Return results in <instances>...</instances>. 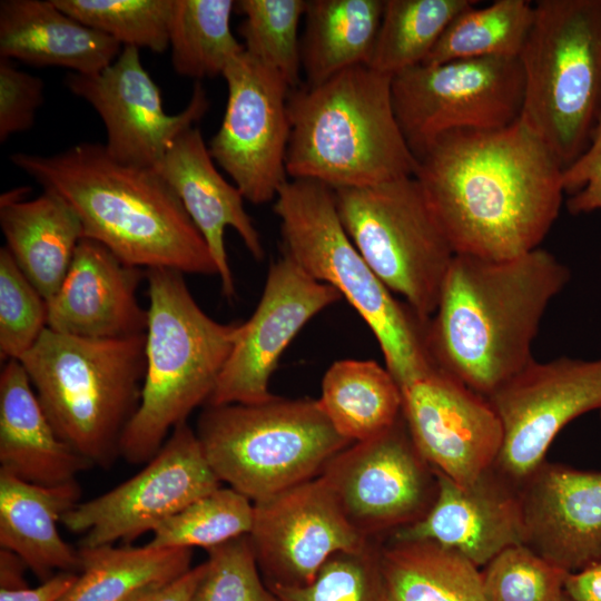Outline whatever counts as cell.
<instances>
[{
    "instance_id": "c3c4849f",
    "label": "cell",
    "mask_w": 601,
    "mask_h": 601,
    "mask_svg": "<svg viewBox=\"0 0 601 601\" xmlns=\"http://www.w3.org/2000/svg\"><path fill=\"white\" fill-rule=\"evenodd\" d=\"M29 191H30L29 187H18L9 191H6L1 194L0 205L12 204V203L24 200Z\"/></svg>"
},
{
    "instance_id": "d6a6232c",
    "label": "cell",
    "mask_w": 601,
    "mask_h": 601,
    "mask_svg": "<svg viewBox=\"0 0 601 601\" xmlns=\"http://www.w3.org/2000/svg\"><path fill=\"white\" fill-rule=\"evenodd\" d=\"M474 0H385L368 67L391 77L422 65Z\"/></svg>"
},
{
    "instance_id": "74e56055",
    "label": "cell",
    "mask_w": 601,
    "mask_h": 601,
    "mask_svg": "<svg viewBox=\"0 0 601 601\" xmlns=\"http://www.w3.org/2000/svg\"><path fill=\"white\" fill-rule=\"evenodd\" d=\"M269 588L280 601H388L378 540L362 551L333 554L305 585Z\"/></svg>"
},
{
    "instance_id": "7dc6e473",
    "label": "cell",
    "mask_w": 601,
    "mask_h": 601,
    "mask_svg": "<svg viewBox=\"0 0 601 601\" xmlns=\"http://www.w3.org/2000/svg\"><path fill=\"white\" fill-rule=\"evenodd\" d=\"M26 563L14 552L0 551V589H21L28 587L24 579Z\"/></svg>"
},
{
    "instance_id": "e575fe53",
    "label": "cell",
    "mask_w": 601,
    "mask_h": 601,
    "mask_svg": "<svg viewBox=\"0 0 601 601\" xmlns=\"http://www.w3.org/2000/svg\"><path fill=\"white\" fill-rule=\"evenodd\" d=\"M254 503L231 487H219L158 524L151 548L206 550L249 534Z\"/></svg>"
},
{
    "instance_id": "4fadbf2b",
    "label": "cell",
    "mask_w": 601,
    "mask_h": 601,
    "mask_svg": "<svg viewBox=\"0 0 601 601\" xmlns=\"http://www.w3.org/2000/svg\"><path fill=\"white\" fill-rule=\"evenodd\" d=\"M223 77L227 104L209 152L246 200L267 204L288 180L287 98L292 89L276 71L246 51L229 62Z\"/></svg>"
},
{
    "instance_id": "f546056e",
    "label": "cell",
    "mask_w": 601,
    "mask_h": 601,
    "mask_svg": "<svg viewBox=\"0 0 601 601\" xmlns=\"http://www.w3.org/2000/svg\"><path fill=\"white\" fill-rule=\"evenodd\" d=\"M388 601H486L480 568L433 541L380 545Z\"/></svg>"
},
{
    "instance_id": "7bdbcfd3",
    "label": "cell",
    "mask_w": 601,
    "mask_h": 601,
    "mask_svg": "<svg viewBox=\"0 0 601 601\" xmlns=\"http://www.w3.org/2000/svg\"><path fill=\"white\" fill-rule=\"evenodd\" d=\"M563 185L565 193L571 194L566 200L570 213L601 209V122L584 155L564 170Z\"/></svg>"
},
{
    "instance_id": "d4e9b609",
    "label": "cell",
    "mask_w": 601,
    "mask_h": 601,
    "mask_svg": "<svg viewBox=\"0 0 601 601\" xmlns=\"http://www.w3.org/2000/svg\"><path fill=\"white\" fill-rule=\"evenodd\" d=\"M122 46L73 19L52 0L0 2V57L93 75L111 65Z\"/></svg>"
},
{
    "instance_id": "d590c367",
    "label": "cell",
    "mask_w": 601,
    "mask_h": 601,
    "mask_svg": "<svg viewBox=\"0 0 601 601\" xmlns=\"http://www.w3.org/2000/svg\"><path fill=\"white\" fill-rule=\"evenodd\" d=\"M305 0H239L244 16L238 33L245 51L276 71L290 89L299 87L302 57L298 27Z\"/></svg>"
},
{
    "instance_id": "5bb4252c",
    "label": "cell",
    "mask_w": 601,
    "mask_h": 601,
    "mask_svg": "<svg viewBox=\"0 0 601 601\" xmlns=\"http://www.w3.org/2000/svg\"><path fill=\"white\" fill-rule=\"evenodd\" d=\"M321 476L352 525L365 538L418 521L436 495V475L414 445L401 418L384 433L337 453Z\"/></svg>"
},
{
    "instance_id": "8992f818",
    "label": "cell",
    "mask_w": 601,
    "mask_h": 601,
    "mask_svg": "<svg viewBox=\"0 0 601 601\" xmlns=\"http://www.w3.org/2000/svg\"><path fill=\"white\" fill-rule=\"evenodd\" d=\"M146 335L85 338L46 328L19 362L58 436L93 466L120 457L146 372Z\"/></svg>"
},
{
    "instance_id": "30bf717a",
    "label": "cell",
    "mask_w": 601,
    "mask_h": 601,
    "mask_svg": "<svg viewBox=\"0 0 601 601\" xmlns=\"http://www.w3.org/2000/svg\"><path fill=\"white\" fill-rule=\"evenodd\" d=\"M333 193L341 223L366 264L428 321L455 252L418 180L408 176Z\"/></svg>"
},
{
    "instance_id": "f6af8a7d",
    "label": "cell",
    "mask_w": 601,
    "mask_h": 601,
    "mask_svg": "<svg viewBox=\"0 0 601 601\" xmlns=\"http://www.w3.org/2000/svg\"><path fill=\"white\" fill-rule=\"evenodd\" d=\"M205 571V562L191 568L178 579L137 594L128 601H189Z\"/></svg>"
},
{
    "instance_id": "b9f144b4",
    "label": "cell",
    "mask_w": 601,
    "mask_h": 601,
    "mask_svg": "<svg viewBox=\"0 0 601 601\" xmlns=\"http://www.w3.org/2000/svg\"><path fill=\"white\" fill-rule=\"evenodd\" d=\"M45 98L43 80L0 57V141L29 130Z\"/></svg>"
},
{
    "instance_id": "d6986e66",
    "label": "cell",
    "mask_w": 601,
    "mask_h": 601,
    "mask_svg": "<svg viewBox=\"0 0 601 601\" xmlns=\"http://www.w3.org/2000/svg\"><path fill=\"white\" fill-rule=\"evenodd\" d=\"M401 391L411 439L435 472L467 485L494 466L503 431L487 397L437 368Z\"/></svg>"
},
{
    "instance_id": "bcb514c9",
    "label": "cell",
    "mask_w": 601,
    "mask_h": 601,
    "mask_svg": "<svg viewBox=\"0 0 601 601\" xmlns=\"http://www.w3.org/2000/svg\"><path fill=\"white\" fill-rule=\"evenodd\" d=\"M563 592L572 601H601V562L569 572L564 579Z\"/></svg>"
},
{
    "instance_id": "8fae6325",
    "label": "cell",
    "mask_w": 601,
    "mask_h": 601,
    "mask_svg": "<svg viewBox=\"0 0 601 601\" xmlns=\"http://www.w3.org/2000/svg\"><path fill=\"white\" fill-rule=\"evenodd\" d=\"M523 89L521 62L509 57L418 65L392 77L396 120L415 158L445 132L513 124Z\"/></svg>"
},
{
    "instance_id": "2e32d148",
    "label": "cell",
    "mask_w": 601,
    "mask_h": 601,
    "mask_svg": "<svg viewBox=\"0 0 601 601\" xmlns=\"http://www.w3.org/2000/svg\"><path fill=\"white\" fill-rule=\"evenodd\" d=\"M65 85L100 116L109 156L141 168H156L176 138L209 108L204 87L196 82L188 105L179 114L168 115L158 86L141 63L139 49L129 46L122 47L116 60L100 72H70Z\"/></svg>"
},
{
    "instance_id": "e0dca14e",
    "label": "cell",
    "mask_w": 601,
    "mask_h": 601,
    "mask_svg": "<svg viewBox=\"0 0 601 601\" xmlns=\"http://www.w3.org/2000/svg\"><path fill=\"white\" fill-rule=\"evenodd\" d=\"M248 535L268 587L305 585L333 554L374 541L352 525L321 475L254 503Z\"/></svg>"
},
{
    "instance_id": "52a82bcc",
    "label": "cell",
    "mask_w": 601,
    "mask_h": 601,
    "mask_svg": "<svg viewBox=\"0 0 601 601\" xmlns=\"http://www.w3.org/2000/svg\"><path fill=\"white\" fill-rule=\"evenodd\" d=\"M273 210L280 223L282 252L355 308L401 388L436 370L426 344L428 321L397 300L366 264L341 223L332 188L287 180Z\"/></svg>"
},
{
    "instance_id": "ac0fdd59",
    "label": "cell",
    "mask_w": 601,
    "mask_h": 601,
    "mask_svg": "<svg viewBox=\"0 0 601 601\" xmlns=\"http://www.w3.org/2000/svg\"><path fill=\"white\" fill-rule=\"evenodd\" d=\"M283 253L270 264L260 300L243 323L206 405L259 404L275 395L269 380L286 347L315 315L342 299Z\"/></svg>"
},
{
    "instance_id": "3957f363",
    "label": "cell",
    "mask_w": 601,
    "mask_h": 601,
    "mask_svg": "<svg viewBox=\"0 0 601 601\" xmlns=\"http://www.w3.org/2000/svg\"><path fill=\"white\" fill-rule=\"evenodd\" d=\"M10 160L73 209L83 238L124 264L218 276L203 235L154 168L121 164L93 142L48 156L16 152Z\"/></svg>"
},
{
    "instance_id": "1f68e13d",
    "label": "cell",
    "mask_w": 601,
    "mask_h": 601,
    "mask_svg": "<svg viewBox=\"0 0 601 601\" xmlns=\"http://www.w3.org/2000/svg\"><path fill=\"white\" fill-rule=\"evenodd\" d=\"M233 0H174L169 47L174 70L197 82L223 76L245 51L231 31Z\"/></svg>"
},
{
    "instance_id": "44dd1931",
    "label": "cell",
    "mask_w": 601,
    "mask_h": 601,
    "mask_svg": "<svg viewBox=\"0 0 601 601\" xmlns=\"http://www.w3.org/2000/svg\"><path fill=\"white\" fill-rule=\"evenodd\" d=\"M435 475L432 506L418 521L391 533L388 540L433 541L479 568L504 549L524 544L518 486L494 466L467 485L439 472Z\"/></svg>"
},
{
    "instance_id": "cb8c5ba5",
    "label": "cell",
    "mask_w": 601,
    "mask_h": 601,
    "mask_svg": "<svg viewBox=\"0 0 601 601\" xmlns=\"http://www.w3.org/2000/svg\"><path fill=\"white\" fill-rule=\"evenodd\" d=\"M93 465L61 440L18 359L0 373V469L45 486L77 480Z\"/></svg>"
},
{
    "instance_id": "7c38bea8",
    "label": "cell",
    "mask_w": 601,
    "mask_h": 601,
    "mask_svg": "<svg viewBox=\"0 0 601 601\" xmlns=\"http://www.w3.org/2000/svg\"><path fill=\"white\" fill-rule=\"evenodd\" d=\"M195 430L177 425L136 475L110 491L79 502L61 523L83 534L78 548L129 544L196 500L220 487Z\"/></svg>"
},
{
    "instance_id": "ab89813d",
    "label": "cell",
    "mask_w": 601,
    "mask_h": 601,
    "mask_svg": "<svg viewBox=\"0 0 601 601\" xmlns=\"http://www.w3.org/2000/svg\"><path fill=\"white\" fill-rule=\"evenodd\" d=\"M47 300L0 248V357L20 359L47 328Z\"/></svg>"
},
{
    "instance_id": "836d02e7",
    "label": "cell",
    "mask_w": 601,
    "mask_h": 601,
    "mask_svg": "<svg viewBox=\"0 0 601 601\" xmlns=\"http://www.w3.org/2000/svg\"><path fill=\"white\" fill-rule=\"evenodd\" d=\"M534 19L528 0L477 3L459 13L422 65L460 59L519 58Z\"/></svg>"
},
{
    "instance_id": "603a6c76",
    "label": "cell",
    "mask_w": 601,
    "mask_h": 601,
    "mask_svg": "<svg viewBox=\"0 0 601 601\" xmlns=\"http://www.w3.org/2000/svg\"><path fill=\"white\" fill-rule=\"evenodd\" d=\"M154 169L176 193L203 235L216 264L221 292L231 299L236 288L225 248V229H235L255 259L265 255L259 233L245 209V197L218 171L196 127L179 135Z\"/></svg>"
},
{
    "instance_id": "6da1fadb",
    "label": "cell",
    "mask_w": 601,
    "mask_h": 601,
    "mask_svg": "<svg viewBox=\"0 0 601 601\" xmlns=\"http://www.w3.org/2000/svg\"><path fill=\"white\" fill-rule=\"evenodd\" d=\"M414 177L455 254L510 259L539 248L556 220L564 168L519 118L432 140Z\"/></svg>"
},
{
    "instance_id": "5b68a950",
    "label": "cell",
    "mask_w": 601,
    "mask_h": 601,
    "mask_svg": "<svg viewBox=\"0 0 601 601\" xmlns=\"http://www.w3.org/2000/svg\"><path fill=\"white\" fill-rule=\"evenodd\" d=\"M146 372L139 407L127 425L120 457L148 463L173 430L208 402L238 338L239 323L208 316L181 273L147 269Z\"/></svg>"
},
{
    "instance_id": "9c48e42d",
    "label": "cell",
    "mask_w": 601,
    "mask_h": 601,
    "mask_svg": "<svg viewBox=\"0 0 601 601\" xmlns=\"http://www.w3.org/2000/svg\"><path fill=\"white\" fill-rule=\"evenodd\" d=\"M195 432L220 482L253 503L319 476L352 444L307 397L205 405Z\"/></svg>"
},
{
    "instance_id": "7402d4cb",
    "label": "cell",
    "mask_w": 601,
    "mask_h": 601,
    "mask_svg": "<svg viewBox=\"0 0 601 601\" xmlns=\"http://www.w3.org/2000/svg\"><path fill=\"white\" fill-rule=\"evenodd\" d=\"M142 272L101 244L82 238L65 279L47 300V327L99 339L145 334L148 309L137 298Z\"/></svg>"
},
{
    "instance_id": "ee69618b",
    "label": "cell",
    "mask_w": 601,
    "mask_h": 601,
    "mask_svg": "<svg viewBox=\"0 0 601 601\" xmlns=\"http://www.w3.org/2000/svg\"><path fill=\"white\" fill-rule=\"evenodd\" d=\"M76 578L73 572H58L36 588L0 589V601H58Z\"/></svg>"
},
{
    "instance_id": "681fc988",
    "label": "cell",
    "mask_w": 601,
    "mask_h": 601,
    "mask_svg": "<svg viewBox=\"0 0 601 601\" xmlns=\"http://www.w3.org/2000/svg\"><path fill=\"white\" fill-rule=\"evenodd\" d=\"M560 601H572V600L563 592Z\"/></svg>"
},
{
    "instance_id": "277c9868",
    "label": "cell",
    "mask_w": 601,
    "mask_h": 601,
    "mask_svg": "<svg viewBox=\"0 0 601 601\" xmlns=\"http://www.w3.org/2000/svg\"><path fill=\"white\" fill-rule=\"evenodd\" d=\"M292 179L361 188L414 176L417 160L396 120L392 77L368 66L347 68L287 98Z\"/></svg>"
},
{
    "instance_id": "8d00e7d4",
    "label": "cell",
    "mask_w": 601,
    "mask_h": 601,
    "mask_svg": "<svg viewBox=\"0 0 601 601\" xmlns=\"http://www.w3.org/2000/svg\"><path fill=\"white\" fill-rule=\"evenodd\" d=\"M63 12L122 47L169 48L174 0H52Z\"/></svg>"
},
{
    "instance_id": "4316f807",
    "label": "cell",
    "mask_w": 601,
    "mask_h": 601,
    "mask_svg": "<svg viewBox=\"0 0 601 601\" xmlns=\"http://www.w3.org/2000/svg\"><path fill=\"white\" fill-rule=\"evenodd\" d=\"M0 226L18 267L49 300L83 238L78 216L60 196L43 190L31 200L0 205Z\"/></svg>"
},
{
    "instance_id": "9a60e30c",
    "label": "cell",
    "mask_w": 601,
    "mask_h": 601,
    "mask_svg": "<svg viewBox=\"0 0 601 601\" xmlns=\"http://www.w3.org/2000/svg\"><path fill=\"white\" fill-rule=\"evenodd\" d=\"M487 398L503 431L494 469L519 486L566 424L601 410V357L533 359Z\"/></svg>"
},
{
    "instance_id": "f35d334b",
    "label": "cell",
    "mask_w": 601,
    "mask_h": 601,
    "mask_svg": "<svg viewBox=\"0 0 601 601\" xmlns=\"http://www.w3.org/2000/svg\"><path fill=\"white\" fill-rule=\"evenodd\" d=\"M568 573L525 544L504 549L481 571L486 601H560Z\"/></svg>"
},
{
    "instance_id": "f1b7e54d",
    "label": "cell",
    "mask_w": 601,
    "mask_h": 601,
    "mask_svg": "<svg viewBox=\"0 0 601 601\" xmlns=\"http://www.w3.org/2000/svg\"><path fill=\"white\" fill-rule=\"evenodd\" d=\"M80 571L58 601H128L191 569V549L111 544L78 548Z\"/></svg>"
},
{
    "instance_id": "83f0119b",
    "label": "cell",
    "mask_w": 601,
    "mask_h": 601,
    "mask_svg": "<svg viewBox=\"0 0 601 601\" xmlns=\"http://www.w3.org/2000/svg\"><path fill=\"white\" fill-rule=\"evenodd\" d=\"M385 0H308L300 40L306 86L336 73L368 66Z\"/></svg>"
},
{
    "instance_id": "f907efd6",
    "label": "cell",
    "mask_w": 601,
    "mask_h": 601,
    "mask_svg": "<svg viewBox=\"0 0 601 601\" xmlns=\"http://www.w3.org/2000/svg\"><path fill=\"white\" fill-rule=\"evenodd\" d=\"M600 417H601V410H600Z\"/></svg>"
},
{
    "instance_id": "4dcf8cb0",
    "label": "cell",
    "mask_w": 601,
    "mask_h": 601,
    "mask_svg": "<svg viewBox=\"0 0 601 601\" xmlns=\"http://www.w3.org/2000/svg\"><path fill=\"white\" fill-rule=\"evenodd\" d=\"M319 405L335 430L352 443L390 430L402 416V391L375 361L334 362L322 381Z\"/></svg>"
},
{
    "instance_id": "60d3db41",
    "label": "cell",
    "mask_w": 601,
    "mask_h": 601,
    "mask_svg": "<svg viewBox=\"0 0 601 601\" xmlns=\"http://www.w3.org/2000/svg\"><path fill=\"white\" fill-rule=\"evenodd\" d=\"M189 601H280L264 583L248 534L207 550Z\"/></svg>"
},
{
    "instance_id": "7a4b0ae2",
    "label": "cell",
    "mask_w": 601,
    "mask_h": 601,
    "mask_svg": "<svg viewBox=\"0 0 601 601\" xmlns=\"http://www.w3.org/2000/svg\"><path fill=\"white\" fill-rule=\"evenodd\" d=\"M569 279L540 247L500 260L455 254L426 326L435 368L489 397L534 359L543 315Z\"/></svg>"
},
{
    "instance_id": "484cf974",
    "label": "cell",
    "mask_w": 601,
    "mask_h": 601,
    "mask_svg": "<svg viewBox=\"0 0 601 601\" xmlns=\"http://www.w3.org/2000/svg\"><path fill=\"white\" fill-rule=\"evenodd\" d=\"M77 480L45 486L0 469V545L14 552L41 580L59 572L80 571L78 549L59 534L58 522L79 502Z\"/></svg>"
},
{
    "instance_id": "ffe728a7",
    "label": "cell",
    "mask_w": 601,
    "mask_h": 601,
    "mask_svg": "<svg viewBox=\"0 0 601 601\" xmlns=\"http://www.w3.org/2000/svg\"><path fill=\"white\" fill-rule=\"evenodd\" d=\"M518 490L526 546L565 572L601 562V471L543 462Z\"/></svg>"
},
{
    "instance_id": "ba28073f",
    "label": "cell",
    "mask_w": 601,
    "mask_h": 601,
    "mask_svg": "<svg viewBox=\"0 0 601 601\" xmlns=\"http://www.w3.org/2000/svg\"><path fill=\"white\" fill-rule=\"evenodd\" d=\"M520 119L565 169L601 122V0H539L519 56Z\"/></svg>"
}]
</instances>
